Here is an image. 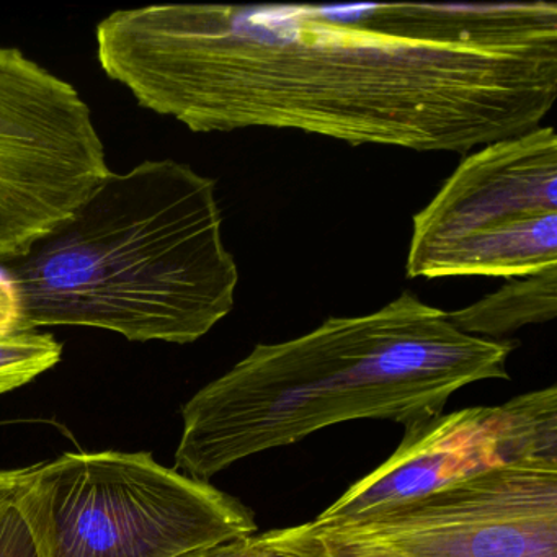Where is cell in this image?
I'll return each instance as SVG.
<instances>
[{
    "mask_svg": "<svg viewBox=\"0 0 557 557\" xmlns=\"http://www.w3.org/2000/svg\"><path fill=\"white\" fill-rule=\"evenodd\" d=\"M34 469L35 466H30V468L0 471V513L15 504Z\"/></svg>",
    "mask_w": 557,
    "mask_h": 557,
    "instance_id": "9a60e30c",
    "label": "cell"
},
{
    "mask_svg": "<svg viewBox=\"0 0 557 557\" xmlns=\"http://www.w3.org/2000/svg\"><path fill=\"white\" fill-rule=\"evenodd\" d=\"M25 331L22 327V301L8 270L0 265V335Z\"/></svg>",
    "mask_w": 557,
    "mask_h": 557,
    "instance_id": "4fadbf2b",
    "label": "cell"
},
{
    "mask_svg": "<svg viewBox=\"0 0 557 557\" xmlns=\"http://www.w3.org/2000/svg\"><path fill=\"white\" fill-rule=\"evenodd\" d=\"M63 345L51 334L18 331L0 335V396L32 383L60 363Z\"/></svg>",
    "mask_w": 557,
    "mask_h": 557,
    "instance_id": "30bf717a",
    "label": "cell"
},
{
    "mask_svg": "<svg viewBox=\"0 0 557 557\" xmlns=\"http://www.w3.org/2000/svg\"><path fill=\"white\" fill-rule=\"evenodd\" d=\"M309 533L397 557H557V468L510 466Z\"/></svg>",
    "mask_w": 557,
    "mask_h": 557,
    "instance_id": "52a82bcc",
    "label": "cell"
},
{
    "mask_svg": "<svg viewBox=\"0 0 557 557\" xmlns=\"http://www.w3.org/2000/svg\"><path fill=\"white\" fill-rule=\"evenodd\" d=\"M557 267L553 126L466 156L413 216L407 278H524Z\"/></svg>",
    "mask_w": 557,
    "mask_h": 557,
    "instance_id": "5b68a950",
    "label": "cell"
},
{
    "mask_svg": "<svg viewBox=\"0 0 557 557\" xmlns=\"http://www.w3.org/2000/svg\"><path fill=\"white\" fill-rule=\"evenodd\" d=\"M0 557H38L30 531L15 505L0 513Z\"/></svg>",
    "mask_w": 557,
    "mask_h": 557,
    "instance_id": "7c38bea8",
    "label": "cell"
},
{
    "mask_svg": "<svg viewBox=\"0 0 557 557\" xmlns=\"http://www.w3.org/2000/svg\"><path fill=\"white\" fill-rule=\"evenodd\" d=\"M103 73L194 133L296 129L468 154L541 126L557 99V2L125 9Z\"/></svg>",
    "mask_w": 557,
    "mask_h": 557,
    "instance_id": "6da1fadb",
    "label": "cell"
},
{
    "mask_svg": "<svg viewBox=\"0 0 557 557\" xmlns=\"http://www.w3.org/2000/svg\"><path fill=\"white\" fill-rule=\"evenodd\" d=\"M515 345L462 334L448 312L404 292L377 311L325 319L301 337L259 344L182 409L175 468L207 481L236 462L350 420L410 429L453 394L508 380Z\"/></svg>",
    "mask_w": 557,
    "mask_h": 557,
    "instance_id": "7a4b0ae2",
    "label": "cell"
},
{
    "mask_svg": "<svg viewBox=\"0 0 557 557\" xmlns=\"http://www.w3.org/2000/svg\"><path fill=\"white\" fill-rule=\"evenodd\" d=\"M557 314V267L513 278L479 301L448 312L462 334L498 341L524 325L544 324Z\"/></svg>",
    "mask_w": 557,
    "mask_h": 557,
    "instance_id": "9c48e42d",
    "label": "cell"
},
{
    "mask_svg": "<svg viewBox=\"0 0 557 557\" xmlns=\"http://www.w3.org/2000/svg\"><path fill=\"white\" fill-rule=\"evenodd\" d=\"M109 172L79 90L0 47V262L67 220Z\"/></svg>",
    "mask_w": 557,
    "mask_h": 557,
    "instance_id": "8992f818",
    "label": "cell"
},
{
    "mask_svg": "<svg viewBox=\"0 0 557 557\" xmlns=\"http://www.w3.org/2000/svg\"><path fill=\"white\" fill-rule=\"evenodd\" d=\"M510 466L557 468V387L500 406L440 413L406 429L396 451L314 521L350 520L386 505Z\"/></svg>",
    "mask_w": 557,
    "mask_h": 557,
    "instance_id": "ba28073f",
    "label": "cell"
},
{
    "mask_svg": "<svg viewBox=\"0 0 557 557\" xmlns=\"http://www.w3.org/2000/svg\"><path fill=\"white\" fill-rule=\"evenodd\" d=\"M178 557H283L272 550L265 549L260 544L259 533L252 536L239 537V540L226 541L214 544L203 549L191 550Z\"/></svg>",
    "mask_w": 557,
    "mask_h": 557,
    "instance_id": "5bb4252c",
    "label": "cell"
},
{
    "mask_svg": "<svg viewBox=\"0 0 557 557\" xmlns=\"http://www.w3.org/2000/svg\"><path fill=\"white\" fill-rule=\"evenodd\" d=\"M0 265L22 327H94L194 344L234 309L239 269L216 182L174 159L110 171L63 223Z\"/></svg>",
    "mask_w": 557,
    "mask_h": 557,
    "instance_id": "3957f363",
    "label": "cell"
},
{
    "mask_svg": "<svg viewBox=\"0 0 557 557\" xmlns=\"http://www.w3.org/2000/svg\"><path fill=\"white\" fill-rule=\"evenodd\" d=\"M38 557H178L259 533L256 515L151 453H66L15 500Z\"/></svg>",
    "mask_w": 557,
    "mask_h": 557,
    "instance_id": "277c9868",
    "label": "cell"
},
{
    "mask_svg": "<svg viewBox=\"0 0 557 557\" xmlns=\"http://www.w3.org/2000/svg\"><path fill=\"white\" fill-rule=\"evenodd\" d=\"M259 541L265 549L283 557H397L354 549V547L322 540L309 533L302 524L259 533Z\"/></svg>",
    "mask_w": 557,
    "mask_h": 557,
    "instance_id": "8fae6325",
    "label": "cell"
}]
</instances>
